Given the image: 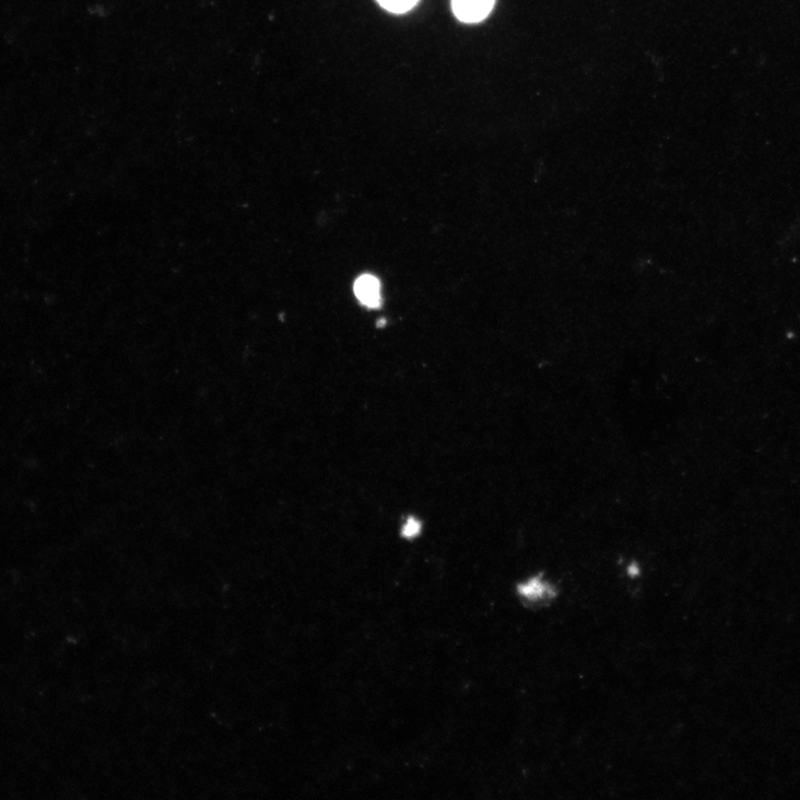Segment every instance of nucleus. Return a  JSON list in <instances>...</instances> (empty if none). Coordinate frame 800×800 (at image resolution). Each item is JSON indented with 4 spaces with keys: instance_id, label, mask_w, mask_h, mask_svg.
Returning <instances> with one entry per match:
<instances>
[{
    "instance_id": "obj_1",
    "label": "nucleus",
    "mask_w": 800,
    "mask_h": 800,
    "mask_svg": "<svg viewBox=\"0 0 800 800\" xmlns=\"http://www.w3.org/2000/svg\"><path fill=\"white\" fill-rule=\"evenodd\" d=\"M495 0H452V11L463 23H479L492 12Z\"/></svg>"
},
{
    "instance_id": "obj_2",
    "label": "nucleus",
    "mask_w": 800,
    "mask_h": 800,
    "mask_svg": "<svg viewBox=\"0 0 800 800\" xmlns=\"http://www.w3.org/2000/svg\"><path fill=\"white\" fill-rule=\"evenodd\" d=\"M357 299L368 308H378L381 305V287L373 275L361 277L354 286Z\"/></svg>"
},
{
    "instance_id": "obj_3",
    "label": "nucleus",
    "mask_w": 800,
    "mask_h": 800,
    "mask_svg": "<svg viewBox=\"0 0 800 800\" xmlns=\"http://www.w3.org/2000/svg\"><path fill=\"white\" fill-rule=\"evenodd\" d=\"M378 3L388 12L403 14L415 8L419 0H378Z\"/></svg>"
},
{
    "instance_id": "obj_4",
    "label": "nucleus",
    "mask_w": 800,
    "mask_h": 800,
    "mask_svg": "<svg viewBox=\"0 0 800 800\" xmlns=\"http://www.w3.org/2000/svg\"><path fill=\"white\" fill-rule=\"evenodd\" d=\"M421 530L422 522L415 517H410L402 529V537L413 540L420 536Z\"/></svg>"
}]
</instances>
